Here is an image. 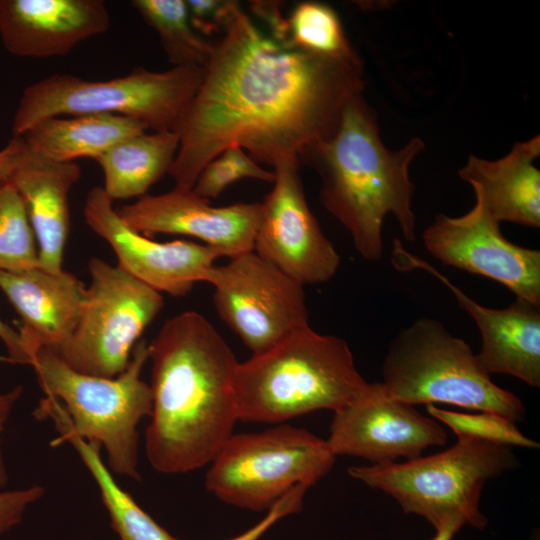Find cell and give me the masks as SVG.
Instances as JSON below:
<instances>
[{
    "instance_id": "31",
    "label": "cell",
    "mask_w": 540,
    "mask_h": 540,
    "mask_svg": "<svg viewBox=\"0 0 540 540\" xmlns=\"http://www.w3.org/2000/svg\"><path fill=\"white\" fill-rule=\"evenodd\" d=\"M309 488L302 484L295 486L266 511L259 522L228 540H260L281 519L301 511L305 494Z\"/></svg>"
},
{
    "instance_id": "35",
    "label": "cell",
    "mask_w": 540,
    "mask_h": 540,
    "mask_svg": "<svg viewBox=\"0 0 540 540\" xmlns=\"http://www.w3.org/2000/svg\"><path fill=\"white\" fill-rule=\"evenodd\" d=\"M16 149L17 139L12 137L0 150V183L8 181Z\"/></svg>"
},
{
    "instance_id": "6",
    "label": "cell",
    "mask_w": 540,
    "mask_h": 540,
    "mask_svg": "<svg viewBox=\"0 0 540 540\" xmlns=\"http://www.w3.org/2000/svg\"><path fill=\"white\" fill-rule=\"evenodd\" d=\"M382 385L409 405L448 404L524 420L525 405L496 385L470 346L429 317L417 318L390 342L382 363Z\"/></svg>"
},
{
    "instance_id": "5",
    "label": "cell",
    "mask_w": 540,
    "mask_h": 540,
    "mask_svg": "<svg viewBox=\"0 0 540 540\" xmlns=\"http://www.w3.org/2000/svg\"><path fill=\"white\" fill-rule=\"evenodd\" d=\"M366 383L347 342L308 325L238 363V420L276 425L318 410L334 412Z\"/></svg>"
},
{
    "instance_id": "26",
    "label": "cell",
    "mask_w": 540,
    "mask_h": 540,
    "mask_svg": "<svg viewBox=\"0 0 540 540\" xmlns=\"http://www.w3.org/2000/svg\"><path fill=\"white\" fill-rule=\"evenodd\" d=\"M274 39L287 48H297L322 56L358 59L345 35L340 18L327 4L305 1L296 4Z\"/></svg>"
},
{
    "instance_id": "10",
    "label": "cell",
    "mask_w": 540,
    "mask_h": 540,
    "mask_svg": "<svg viewBox=\"0 0 540 540\" xmlns=\"http://www.w3.org/2000/svg\"><path fill=\"white\" fill-rule=\"evenodd\" d=\"M90 285L76 328L56 353L77 372L114 378L128 365L164 305L160 292L101 258L89 261Z\"/></svg>"
},
{
    "instance_id": "28",
    "label": "cell",
    "mask_w": 540,
    "mask_h": 540,
    "mask_svg": "<svg viewBox=\"0 0 540 540\" xmlns=\"http://www.w3.org/2000/svg\"><path fill=\"white\" fill-rule=\"evenodd\" d=\"M430 417L448 426L457 438H471L509 447L539 448V443L525 436L516 423L494 413H464L427 405Z\"/></svg>"
},
{
    "instance_id": "30",
    "label": "cell",
    "mask_w": 540,
    "mask_h": 540,
    "mask_svg": "<svg viewBox=\"0 0 540 540\" xmlns=\"http://www.w3.org/2000/svg\"><path fill=\"white\" fill-rule=\"evenodd\" d=\"M192 27L201 36L223 34L241 8L232 0H185Z\"/></svg>"
},
{
    "instance_id": "24",
    "label": "cell",
    "mask_w": 540,
    "mask_h": 540,
    "mask_svg": "<svg viewBox=\"0 0 540 540\" xmlns=\"http://www.w3.org/2000/svg\"><path fill=\"white\" fill-rule=\"evenodd\" d=\"M70 443L77 451L99 489L111 524L121 540H180L145 512L113 477L100 455L99 444L73 435L58 436L51 443Z\"/></svg>"
},
{
    "instance_id": "8",
    "label": "cell",
    "mask_w": 540,
    "mask_h": 540,
    "mask_svg": "<svg viewBox=\"0 0 540 540\" xmlns=\"http://www.w3.org/2000/svg\"><path fill=\"white\" fill-rule=\"evenodd\" d=\"M517 465L512 447L458 438L450 448L429 456L351 466L347 472L393 497L406 514L425 518L435 529L449 521L484 529L487 519L480 511L484 485Z\"/></svg>"
},
{
    "instance_id": "36",
    "label": "cell",
    "mask_w": 540,
    "mask_h": 540,
    "mask_svg": "<svg viewBox=\"0 0 540 540\" xmlns=\"http://www.w3.org/2000/svg\"><path fill=\"white\" fill-rule=\"evenodd\" d=\"M463 526L459 521L446 522L436 528V534L431 540H452Z\"/></svg>"
},
{
    "instance_id": "22",
    "label": "cell",
    "mask_w": 540,
    "mask_h": 540,
    "mask_svg": "<svg viewBox=\"0 0 540 540\" xmlns=\"http://www.w3.org/2000/svg\"><path fill=\"white\" fill-rule=\"evenodd\" d=\"M149 130L130 117L117 114H81L44 119L21 136L36 153L59 162L78 158L96 160L129 136Z\"/></svg>"
},
{
    "instance_id": "32",
    "label": "cell",
    "mask_w": 540,
    "mask_h": 540,
    "mask_svg": "<svg viewBox=\"0 0 540 540\" xmlns=\"http://www.w3.org/2000/svg\"><path fill=\"white\" fill-rule=\"evenodd\" d=\"M45 494L40 485L13 490L0 488V536L19 524L27 509Z\"/></svg>"
},
{
    "instance_id": "14",
    "label": "cell",
    "mask_w": 540,
    "mask_h": 540,
    "mask_svg": "<svg viewBox=\"0 0 540 540\" xmlns=\"http://www.w3.org/2000/svg\"><path fill=\"white\" fill-rule=\"evenodd\" d=\"M422 240L442 264L492 279L517 299L540 307V251L506 239L478 197L463 216L438 214Z\"/></svg>"
},
{
    "instance_id": "20",
    "label": "cell",
    "mask_w": 540,
    "mask_h": 540,
    "mask_svg": "<svg viewBox=\"0 0 540 540\" xmlns=\"http://www.w3.org/2000/svg\"><path fill=\"white\" fill-rule=\"evenodd\" d=\"M0 289L21 317L18 332L29 362L40 347L57 353L66 344L86 296V287L74 274L64 270L52 273L41 267L20 272L0 270Z\"/></svg>"
},
{
    "instance_id": "25",
    "label": "cell",
    "mask_w": 540,
    "mask_h": 540,
    "mask_svg": "<svg viewBox=\"0 0 540 540\" xmlns=\"http://www.w3.org/2000/svg\"><path fill=\"white\" fill-rule=\"evenodd\" d=\"M131 5L157 33L173 66L205 68L213 43L192 27L185 0H133Z\"/></svg>"
},
{
    "instance_id": "19",
    "label": "cell",
    "mask_w": 540,
    "mask_h": 540,
    "mask_svg": "<svg viewBox=\"0 0 540 540\" xmlns=\"http://www.w3.org/2000/svg\"><path fill=\"white\" fill-rule=\"evenodd\" d=\"M17 138L8 183L22 197L38 246L40 267L62 271L64 247L70 229L69 194L81 177L74 162H59L31 150Z\"/></svg>"
},
{
    "instance_id": "16",
    "label": "cell",
    "mask_w": 540,
    "mask_h": 540,
    "mask_svg": "<svg viewBox=\"0 0 540 540\" xmlns=\"http://www.w3.org/2000/svg\"><path fill=\"white\" fill-rule=\"evenodd\" d=\"M116 211L127 226L141 234L194 237L220 257L233 258L254 249L261 204L215 207L193 189L174 187L163 194H146Z\"/></svg>"
},
{
    "instance_id": "7",
    "label": "cell",
    "mask_w": 540,
    "mask_h": 540,
    "mask_svg": "<svg viewBox=\"0 0 540 540\" xmlns=\"http://www.w3.org/2000/svg\"><path fill=\"white\" fill-rule=\"evenodd\" d=\"M204 76L199 66H173L155 72L136 67L126 75L89 81L52 74L28 85L12 120V137L56 116L117 114L136 119L152 131H177Z\"/></svg>"
},
{
    "instance_id": "18",
    "label": "cell",
    "mask_w": 540,
    "mask_h": 540,
    "mask_svg": "<svg viewBox=\"0 0 540 540\" xmlns=\"http://www.w3.org/2000/svg\"><path fill=\"white\" fill-rule=\"evenodd\" d=\"M109 27L102 0H0V39L18 57L65 56Z\"/></svg>"
},
{
    "instance_id": "3",
    "label": "cell",
    "mask_w": 540,
    "mask_h": 540,
    "mask_svg": "<svg viewBox=\"0 0 540 540\" xmlns=\"http://www.w3.org/2000/svg\"><path fill=\"white\" fill-rule=\"evenodd\" d=\"M424 147L415 137L401 149H388L381 141L375 110L358 93L345 104L331 134L299 151V163L321 179V203L346 228L363 259H381L382 227L389 214L407 241L415 239V186L409 166Z\"/></svg>"
},
{
    "instance_id": "23",
    "label": "cell",
    "mask_w": 540,
    "mask_h": 540,
    "mask_svg": "<svg viewBox=\"0 0 540 540\" xmlns=\"http://www.w3.org/2000/svg\"><path fill=\"white\" fill-rule=\"evenodd\" d=\"M179 143L175 131H145L113 145L96 159L103 171L106 194L113 201L146 195L169 173Z\"/></svg>"
},
{
    "instance_id": "2",
    "label": "cell",
    "mask_w": 540,
    "mask_h": 540,
    "mask_svg": "<svg viewBox=\"0 0 540 540\" xmlns=\"http://www.w3.org/2000/svg\"><path fill=\"white\" fill-rule=\"evenodd\" d=\"M152 413L146 457L162 474L209 465L233 434L238 415L234 375L238 361L200 313L169 318L148 343Z\"/></svg>"
},
{
    "instance_id": "17",
    "label": "cell",
    "mask_w": 540,
    "mask_h": 540,
    "mask_svg": "<svg viewBox=\"0 0 540 540\" xmlns=\"http://www.w3.org/2000/svg\"><path fill=\"white\" fill-rule=\"evenodd\" d=\"M393 262L400 269L425 270L451 290L479 329L482 343L476 356L490 375H509L540 387V307L517 298L503 309L483 306L399 243L395 244Z\"/></svg>"
},
{
    "instance_id": "34",
    "label": "cell",
    "mask_w": 540,
    "mask_h": 540,
    "mask_svg": "<svg viewBox=\"0 0 540 540\" xmlns=\"http://www.w3.org/2000/svg\"><path fill=\"white\" fill-rule=\"evenodd\" d=\"M0 339L5 344L12 362L28 364V357L18 331L0 319Z\"/></svg>"
},
{
    "instance_id": "1",
    "label": "cell",
    "mask_w": 540,
    "mask_h": 540,
    "mask_svg": "<svg viewBox=\"0 0 540 540\" xmlns=\"http://www.w3.org/2000/svg\"><path fill=\"white\" fill-rule=\"evenodd\" d=\"M360 58L280 45L240 8L213 43L202 83L177 133L168 175L192 189L203 167L237 145L273 166L336 128L347 101L363 92Z\"/></svg>"
},
{
    "instance_id": "11",
    "label": "cell",
    "mask_w": 540,
    "mask_h": 540,
    "mask_svg": "<svg viewBox=\"0 0 540 540\" xmlns=\"http://www.w3.org/2000/svg\"><path fill=\"white\" fill-rule=\"evenodd\" d=\"M206 282L219 318L252 354L309 325L304 285L253 250L213 265Z\"/></svg>"
},
{
    "instance_id": "27",
    "label": "cell",
    "mask_w": 540,
    "mask_h": 540,
    "mask_svg": "<svg viewBox=\"0 0 540 540\" xmlns=\"http://www.w3.org/2000/svg\"><path fill=\"white\" fill-rule=\"evenodd\" d=\"M26 205L8 182L0 183V270L40 267L38 246Z\"/></svg>"
},
{
    "instance_id": "15",
    "label": "cell",
    "mask_w": 540,
    "mask_h": 540,
    "mask_svg": "<svg viewBox=\"0 0 540 540\" xmlns=\"http://www.w3.org/2000/svg\"><path fill=\"white\" fill-rule=\"evenodd\" d=\"M103 187H93L84 203L87 225L113 249L125 272L160 293L188 294L195 283L206 282L219 253L188 240L157 242L127 226Z\"/></svg>"
},
{
    "instance_id": "13",
    "label": "cell",
    "mask_w": 540,
    "mask_h": 540,
    "mask_svg": "<svg viewBox=\"0 0 540 540\" xmlns=\"http://www.w3.org/2000/svg\"><path fill=\"white\" fill-rule=\"evenodd\" d=\"M326 441L336 457H359L376 465L419 457L429 447L445 445L447 433L434 418L392 398L381 382H367L334 411Z\"/></svg>"
},
{
    "instance_id": "9",
    "label": "cell",
    "mask_w": 540,
    "mask_h": 540,
    "mask_svg": "<svg viewBox=\"0 0 540 540\" xmlns=\"http://www.w3.org/2000/svg\"><path fill=\"white\" fill-rule=\"evenodd\" d=\"M326 439L282 423L232 434L209 464L206 490L220 501L254 512L268 511L297 485L310 488L333 468Z\"/></svg>"
},
{
    "instance_id": "21",
    "label": "cell",
    "mask_w": 540,
    "mask_h": 540,
    "mask_svg": "<svg viewBox=\"0 0 540 540\" xmlns=\"http://www.w3.org/2000/svg\"><path fill=\"white\" fill-rule=\"evenodd\" d=\"M540 155V136L514 144L501 159L471 155L459 170L491 216L497 221L540 227V171L533 164Z\"/></svg>"
},
{
    "instance_id": "4",
    "label": "cell",
    "mask_w": 540,
    "mask_h": 540,
    "mask_svg": "<svg viewBox=\"0 0 540 540\" xmlns=\"http://www.w3.org/2000/svg\"><path fill=\"white\" fill-rule=\"evenodd\" d=\"M148 343L135 345L127 367L114 378L83 374L50 349L30 357L44 392L34 416L51 420L59 436L73 435L104 449L112 473L139 480L138 425L152 413V391L142 378Z\"/></svg>"
},
{
    "instance_id": "12",
    "label": "cell",
    "mask_w": 540,
    "mask_h": 540,
    "mask_svg": "<svg viewBox=\"0 0 540 540\" xmlns=\"http://www.w3.org/2000/svg\"><path fill=\"white\" fill-rule=\"evenodd\" d=\"M272 167L273 188L260 203L253 251L304 286L327 282L340 256L308 206L298 156L280 158Z\"/></svg>"
},
{
    "instance_id": "33",
    "label": "cell",
    "mask_w": 540,
    "mask_h": 540,
    "mask_svg": "<svg viewBox=\"0 0 540 540\" xmlns=\"http://www.w3.org/2000/svg\"><path fill=\"white\" fill-rule=\"evenodd\" d=\"M22 393L23 387L20 385L7 392H0V488L5 486L8 481V471L2 450V436L12 410Z\"/></svg>"
},
{
    "instance_id": "29",
    "label": "cell",
    "mask_w": 540,
    "mask_h": 540,
    "mask_svg": "<svg viewBox=\"0 0 540 540\" xmlns=\"http://www.w3.org/2000/svg\"><path fill=\"white\" fill-rule=\"evenodd\" d=\"M245 178L273 183L274 172L261 167L240 146L232 145L203 167L192 189L210 201L231 184Z\"/></svg>"
}]
</instances>
